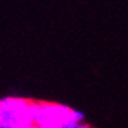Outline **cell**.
Wrapping results in <instances>:
<instances>
[{"label":"cell","mask_w":128,"mask_h":128,"mask_svg":"<svg viewBox=\"0 0 128 128\" xmlns=\"http://www.w3.org/2000/svg\"><path fill=\"white\" fill-rule=\"evenodd\" d=\"M82 122H85L84 112L78 111V110H76V108H72L69 116L62 123L60 128H78Z\"/></svg>","instance_id":"obj_3"},{"label":"cell","mask_w":128,"mask_h":128,"mask_svg":"<svg viewBox=\"0 0 128 128\" xmlns=\"http://www.w3.org/2000/svg\"><path fill=\"white\" fill-rule=\"evenodd\" d=\"M32 102L21 97L0 98V128H29L33 126Z\"/></svg>","instance_id":"obj_1"},{"label":"cell","mask_w":128,"mask_h":128,"mask_svg":"<svg viewBox=\"0 0 128 128\" xmlns=\"http://www.w3.org/2000/svg\"><path fill=\"white\" fill-rule=\"evenodd\" d=\"M78 128H93V127H92V126H89L88 123H85V122H82V123L80 124V127H78Z\"/></svg>","instance_id":"obj_4"},{"label":"cell","mask_w":128,"mask_h":128,"mask_svg":"<svg viewBox=\"0 0 128 128\" xmlns=\"http://www.w3.org/2000/svg\"><path fill=\"white\" fill-rule=\"evenodd\" d=\"M34 124L42 128H60L62 123L71 114V107L55 102H32Z\"/></svg>","instance_id":"obj_2"},{"label":"cell","mask_w":128,"mask_h":128,"mask_svg":"<svg viewBox=\"0 0 128 128\" xmlns=\"http://www.w3.org/2000/svg\"><path fill=\"white\" fill-rule=\"evenodd\" d=\"M29 128H42V127H39V126H37V124H33V126H30Z\"/></svg>","instance_id":"obj_5"}]
</instances>
